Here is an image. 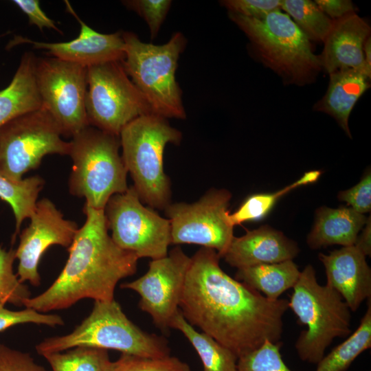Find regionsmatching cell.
<instances>
[{"mask_svg": "<svg viewBox=\"0 0 371 371\" xmlns=\"http://www.w3.org/2000/svg\"><path fill=\"white\" fill-rule=\"evenodd\" d=\"M220 258L203 247L191 257L179 305L186 320L238 359L266 341H280L289 301L269 299L232 278L220 267Z\"/></svg>", "mask_w": 371, "mask_h": 371, "instance_id": "cell-1", "label": "cell"}, {"mask_svg": "<svg viewBox=\"0 0 371 371\" xmlns=\"http://www.w3.org/2000/svg\"><path fill=\"white\" fill-rule=\"evenodd\" d=\"M83 212L85 222L68 248L62 271L48 289L27 300L25 308L48 313L85 298L111 301L118 282L136 272L138 257L109 235L104 210L85 203Z\"/></svg>", "mask_w": 371, "mask_h": 371, "instance_id": "cell-2", "label": "cell"}, {"mask_svg": "<svg viewBox=\"0 0 371 371\" xmlns=\"http://www.w3.org/2000/svg\"><path fill=\"white\" fill-rule=\"evenodd\" d=\"M182 134L167 119L149 113L129 122L120 134L122 158L142 202L165 210L171 203V185L164 169L168 144L179 145Z\"/></svg>", "mask_w": 371, "mask_h": 371, "instance_id": "cell-3", "label": "cell"}, {"mask_svg": "<svg viewBox=\"0 0 371 371\" xmlns=\"http://www.w3.org/2000/svg\"><path fill=\"white\" fill-rule=\"evenodd\" d=\"M228 14L249 38L261 61L285 84L303 86L315 79L322 69L319 58L286 13L276 10L260 18Z\"/></svg>", "mask_w": 371, "mask_h": 371, "instance_id": "cell-4", "label": "cell"}, {"mask_svg": "<svg viewBox=\"0 0 371 371\" xmlns=\"http://www.w3.org/2000/svg\"><path fill=\"white\" fill-rule=\"evenodd\" d=\"M78 346L111 349L150 358L170 355L167 340L139 328L128 318L115 299L94 301L90 314L71 333L47 338L35 348L43 356Z\"/></svg>", "mask_w": 371, "mask_h": 371, "instance_id": "cell-5", "label": "cell"}, {"mask_svg": "<svg viewBox=\"0 0 371 371\" xmlns=\"http://www.w3.org/2000/svg\"><path fill=\"white\" fill-rule=\"evenodd\" d=\"M124 71L144 95L153 113L168 118L185 119L182 91L176 80L178 60L186 45L182 33L173 34L163 45L142 42L132 32H122Z\"/></svg>", "mask_w": 371, "mask_h": 371, "instance_id": "cell-6", "label": "cell"}, {"mask_svg": "<svg viewBox=\"0 0 371 371\" xmlns=\"http://www.w3.org/2000/svg\"><path fill=\"white\" fill-rule=\"evenodd\" d=\"M289 301L298 322L306 326L295 347L302 361L317 364L336 337L352 333L350 310L338 292L317 282L314 268L306 265L293 287Z\"/></svg>", "mask_w": 371, "mask_h": 371, "instance_id": "cell-7", "label": "cell"}, {"mask_svg": "<svg viewBox=\"0 0 371 371\" xmlns=\"http://www.w3.org/2000/svg\"><path fill=\"white\" fill-rule=\"evenodd\" d=\"M120 136L88 126L72 137L69 192L85 203L104 210L114 194L126 192L127 170L119 154Z\"/></svg>", "mask_w": 371, "mask_h": 371, "instance_id": "cell-8", "label": "cell"}, {"mask_svg": "<svg viewBox=\"0 0 371 371\" xmlns=\"http://www.w3.org/2000/svg\"><path fill=\"white\" fill-rule=\"evenodd\" d=\"M85 106L89 126L117 136L135 118L153 113L121 61L87 67Z\"/></svg>", "mask_w": 371, "mask_h": 371, "instance_id": "cell-9", "label": "cell"}, {"mask_svg": "<svg viewBox=\"0 0 371 371\" xmlns=\"http://www.w3.org/2000/svg\"><path fill=\"white\" fill-rule=\"evenodd\" d=\"M43 106L0 127V175L14 180L36 169L49 154L69 155L70 142Z\"/></svg>", "mask_w": 371, "mask_h": 371, "instance_id": "cell-10", "label": "cell"}, {"mask_svg": "<svg viewBox=\"0 0 371 371\" xmlns=\"http://www.w3.org/2000/svg\"><path fill=\"white\" fill-rule=\"evenodd\" d=\"M108 229L113 240L138 258L152 260L168 255L170 223L153 208L145 207L133 186L113 195L104 207Z\"/></svg>", "mask_w": 371, "mask_h": 371, "instance_id": "cell-11", "label": "cell"}, {"mask_svg": "<svg viewBox=\"0 0 371 371\" xmlns=\"http://www.w3.org/2000/svg\"><path fill=\"white\" fill-rule=\"evenodd\" d=\"M34 73L42 106L63 136L72 137L89 126L85 106L87 67L54 57L36 58Z\"/></svg>", "mask_w": 371, "mask_h": 371, "instance_id": "cell-12", "label": "cell"}, {"mask_svg": "<svg viewBox=\"0 0 371 371\" xmlns=\"http://www.w3.org/2000/svg\"><path fill=\"white\" fill-rule=\"evenodd\" d=\"M232 194L211 189L192 203H170L165 209L171 244H194L214 249L222 258L233 238L227 207Z\"/></svg>", "mask_w": 371, "mask_h": 371, "instance_id": "cell-13", "label": "cell"}, {"mask_svg": "<svg viewBox=\"0 0 371 371\" xmlns=\"http://www.w3.org/2000/svg\"><path fill=\"white\" fill-rule=\"evenodd\" d=\"M190 261L191 257L175 247L166 256L152 260L142 276L120 285L139 294V307L150 315L154 324L163 332L170 328L179 310Z\"/></svg>", "mask_w": 371, "mask_h": 371, "instance_id": "cell-14", "label": "cell"}, {"mask_svg": "<svg viewBox=\"0 0 371 371\" xmlns=\"http://www.w3.org/2000/svg\"><path fill=\"white\" fill-rule=\"evenodd\" d=\"M30 218V223L20 234L15 249L19 261L16 275L21 282H29L38 286L41 284L38 267L45 251L54 245L69 248L78 228L75 222L65 219L46 198L37 201Z\"/></svg>", "mask_w": 371, "mask_h": 371, "instance_id": "cell-15", "label": "cell"}, {"mask_svg": "<svg viewBox=\"0 0 371 371\" xmlns=\"http://www.w3.org/2000/svg\"><path fill=\"white\" fill-rule=\"evenodd\" d=\"M67 11L71 14L80 25L78 36L69 41L45 43L15 36L7 45L10 49L21 43L32 44L36 49L47 50L52 57L89 67L124 58V41L122 32L102 34L90 27L77 15L69 2L65 1Z\"/></svg>", "mask_w": 371, "mask_h": 371, "instance_id": "cell-16", "label": "cell"}, {"mask_svg": "<svg viewBox=\"0 0 371 371\" xmlns=\"http://www.w3.org/2000/svg\"><path fill=\"white\" fill-rule=\"evenodd\" d=\"M327 282L342 297L351 311L371 297V269L366 256L355 245L343 247L328 254H319Z\"/></svg>", "mask_w": 371, "mask_h": 371, "instance_id": "cell-17", "label": "cell"}, {"mask_svg": "<svg viewBox=\"0 0 371 371\" xmlns=\"http://www.w3.org/2000/svg\"><path fill=\"white\" fill-rule=\"evenodd\" d=\"M370 32V25L355 12L334 20L319 56L322 68L328 74L340 69H355L366 72L370 78L363 54V45Z\"/></svg>", "mask_w": 371, "mask_h": 371, "instance_id": "cell-18", "label": "cell"}, {"mask_svg": "<svg viewBox=\"0 0 371 371\" xmlns=\"http://www.w3.org/2000/svg\"><path fill=\"white\" fill-rule=\"evenodd\" d=\"M298 252L299 248L293 240L269 226H262L247 231L240 237L234 236L222 258L238 269L292 260Z\"/></svg>", "mask_w": 371, "mask_h": 371, "instance_id": "cell-19", "label": "cell"}, {"mask_svg": "<svg viewBox=\"0 0 371 371\" xmlns=\"http://www.w3.org/2000/svg\"><path fill=\"white\" fill-rule=\"evenodd\" d=\"M329 76L326 93L313 109L333 116L346 135L352 137L349 116L359 98L370 87V78L366 72L355 69H340Z\"/></svg>", "mask_w": 371, "mask_h": 371, "instance_id": "cell-20", "label": "cell"}, {"mask_svg": "<svg viewBox=\"0 0 371 371\" xmlns=\"http://www.w3.org/2000/svg\"><path fill=\"white\" fill-rule=\"evenodd\" d=\"M315 225L307 236L310 248L317 249L331 245H354L368 218L351 207L319 208Z\"/></svg>", "mask_w": 371, "mask_h": 371, "instance_id": "cell-21", "label": "cell"}, {"mask_svg": "<svg viewBox=\"0 0 371 371\" xmlns=\"http://www.w3.org/2000/svg\"><path fill=\"white\" fill-rule=\"evenodd\" d=\"M36 58L25 52L11 82L0 91V127L42 106L34 73Z\"/></svg>", "mask_w": 371, "mask_h": 371, "instance_id": "cell-22", "label": "cell"}, {"mask_svg": "<svg viewBox=\"0 0 371 371\" xmlns=\"http://www.w3.org/2000/svg\"><path fill=\"white\" fill-rule=\"evenodd\" d=\"M300 275L297 266L292 260H289L238 269L236 279L264 293L266 297L277 300L294 286Z\"/></svg>", "mask_w": 371, "mask_h": 371, "instance_id": "cell-23", "label": "cell"}, {"mask_svg": "<svg viewBox=\"0 0 371 371\" xmlns=\"http://www.w3.org/2000/svg\"><path fill=\"white\" fill-rule=\"evenodd\" d=\"M169 327L179 330L187 338L197 352L203 371H236L238 357L210 335L196 331L186 320L179 308Z\"/></svg>", "mask_w": 371, "mask_h": 371, "instance_id": "cell-24", "label": "cell"}, {"mask_svg": "<svg viewBox=\"0 0 371 371\" xmlns=\"http://www.w3.org/2000/svg\"><path fill=\"white\" fill-rule=\"evenodd\" d=\"M357 329L317 363L315 371H346L357 357L371 347V297Z\"/></svg>", "mask_w": 371, "mask_h": 371, "instance_id": "cell-25", "label": "cell"}, {"mask_svg": "<svg viewBox=\"0 0 371 371\" xmlns=\"http://www.w3.org/2000/svg\"><path fill=\"white\" fill-rule=\"evenodd\" d=\"M43 186L44 180L39 176L14 180L0 175V199L9 204L15 218L14 240L23 221L33 214Z\"/></svg>", "mask_w": 371, "mask_h": 371, "instance_id": "cell-26", "label": "cell"}, {"mask_svg": "<svg viewBox=\"0 0 371 371\" xmlns=\"http://www.w3.org/2000/svg\"><path fill=\"white\" fill-rule=\"evenodd\" d=\"M52 371H111L112 363L106 350L87 346L43 355Z\"/></svg>", "mask_w": 371, "mask_h": 371, "instance_id": "cell-27", "label": "cell"}, {"mask_svg": "<svg viewBox=\"0 0 371 371\" xmlns=\"http://www.w3.org/2000/svg\"><path fill=\"white\" fill-rule=\"evenodd\" d=\"M281 9L293 19L309 41L324 42L334 20L309 0H282Z\"/></svg>", "mask_w": 371, "mask_h": 371, "instance_id": "cell-28", "label": "cell"}, {"mask_svg": "<svg viewBox=\"0 0 371 371\" xmlns=\"http://www.w3.org/2000/svg\"><path fill=\"white\" fill-rule=\"evenodd\" d=\"M320 175L321 172L319 170L307 172L296 181L278 192L270 194H258L249 196L237 210L232 214H229V224L234 227L245 221L262 218L269 212L280 197L294 188L316 181Z\"/></svg>", "mask_w": 371, "mask_h": 371, "instance_id": "cell-29", "label": "cell"}, {"mask_svg": "<svg viewBox=\"0 0 371 371\" xmlns=\"http://www.w3.org/2000/svg\"><path fill=\"white\" fill-rule=\"evenodd\" d=\"M15 259V249L8 250L0 245V302L24 306L32 297L31 292L13 271Z\"/></svg>", "mask_w": 371, "mask_h": 371, "instance_id": "cell-30", "label": "cell"}, {"mask_svg": "<svg viewBox=\"0 0 371 371\" xmlns=\"http://www.w3.org/2000/svg\"><path fill=\"white\" fill-rule=\"evenodd\" d=\"M282 343L266 341L257 349L239 357L236 371H292L280 353Z\"/></svg>", "mask_w": 371, "mask_h": 371, "instance_id": "cell-31", "label": "cell"}, {"mask_svg": "<svg viewBox=\"0 0 371 371\" xmlns=\"http://www.w3.org/2000/svg\"><path fill=\"white\" fill-rule=\"evenodd\" d=\"M111 371H191L189 366L175 357H144L122 353L112 363Z\"/></svg>", "mask_w": 371, "mask_h": 371, "instance_id": "cell-32", "label": "cell"}, {"mask_svg": "<svg viewBox=\"0 0 371 371\" xmlns=\"http://www.w3.org/2000/svg\"><path fill=\"white\" fill-rule=\"evenodd\" d=\"M0 302V332L13 326L23 324H43L49 326H62L63 318L56 314L43 313L32 308H25L21 311H12Z\"/></svg>", "mask_w": 371, "mask_h": 371, "instance_id": "cell-33", "label": "cell"}, {"mask_svg": "<svg viewBox=\"0 0 371 371\" xmlns=\"http://www.w3.org/2000/svg\"><path fill=\"white\" fill-rule=\"evenodd\" d=\"M122 3L145 20L153 39L157 36L170 10L172 1L169 0H128L123 1Z\"/></svg>", "mask_w": 371, "mask_h": 371, "instance_id": "cell-34", "label": "cell"}, {"mask_svg": "<svg viewBox=\"0 0 371 371\" xmlns=\"http://www.w3.org/2000/svg\"><path fill=\"white\" fill-rule=\"evenodd\" d=\"M220 3L229 12L249 18H260L281 9L280 0H224Z\"/></svg>", "mask_w": 371, "mask_h": 371, "instance_id": "cell-35", "label": "cell"}, {"mask_svg": "<svg viewBox=\"0 0 371 371\" xmlns=\"http://www.w3.org/2000/svg\"><path fill=\"white\" fill-rule=\"evenodd\" d=\"M338 199L358 213L363 214L371 209V175L370 170L352 188L339 192Z\"/></svg>", "mask_w": 371, "mask_h": 371, "instance_id": "cell-36", "label": "cell"}, {"mask_svg": "<svg viewBox=\"0 0 371 371\" xmlns=\"http://www.w3.org/2000/svg\"><path fill=\"white\" fill-rule=\"evenodd\" d=\"M0 371H47L31 355L0 343Z\"/></svg>", "mask_w": 371, "mask_h": 371, "instance_id": "cell-37", "label": "cell"}, {"mask_svg": "<svg viewBox=\"0 0 371 371\" xmlns=\"http://www.w3.org/2000/svg\"><path fill=\"white\" fill-rule=\"evenodd\" d=\"M12 2L27 16L30 25L37 26L41 31H43L44 27H47L62 34L55 22L43 11L38 1L14 0Z\"/></svg>", "mask_w": 371, "mask_h": 371, "instance_id": "cell-38", "label": "cell"}, {"mask_svg": "<svg viewBox=\"0 0 371 371\" xmlns=\"http://www.w3.org/2000/svg\"><path fill=\"white\" fill-rule=\"evenodd\" d=\"M317 7L333 20L341 19L355 12L353 3L349 0H316Z\"/></svg>", "mask_w": 371, "mask_h": 371, "instance_id": "cell-39", "label": "cell"}, {"mask_svg": "<svg viewBox=\"0 0 371 371\" xmlns=\"http://www.w3.org/2000/svg\"><path fill=\"white\" fill-rule=\"evenodd\" d=\"M370 216L368 218L366 226L362 233L357 236L355 246L366 256H370L371 254V227Z\"/></svg>", "mask_w": 371, "mask_h": 371, "instance_id": "cell-40", "label": "cell"}, {"mask_svg": "<svg viewBox=\"0 0 371 371\" xmlns=\"http://www.w3.org/2000/svg\"><path fill=\"white\" fill-rule=\"evenodd\" d=\"M363 54L366 69L371 73V37L370 36L363 45Z\"/></svg>", "mask_w": 371, "mask_h": 371, "instance_id": "cell-41", "label": "cell"}]
</instances>
